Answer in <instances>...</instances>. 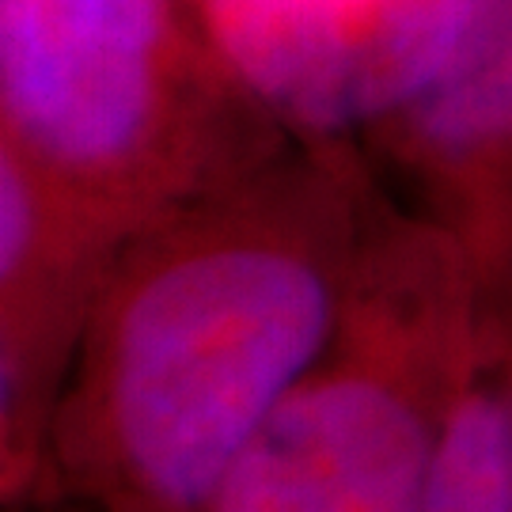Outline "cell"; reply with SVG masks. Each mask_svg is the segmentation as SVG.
Masks as SVG:
<instances>
[{
  "label": "cell",
  "mask_w": 512,
  "mask_h": 512,
  "mask_svg": "<svg viewBox=\"0 0 512 512\" xmlns=\"http://www.w3.org/2000/svg\"><path fill=\"white\" fill-rule=\"evenodd\" d=\"M164 35L167 0H0V88L19 137L65 167L129 156Z\"/></svg>",
  "instance_id": "3957f363"
},
{
  "label": "cell",
  "mask_w": 512,
  "mask_h": 512,
  "mask_svg": "<svg viewBox=\"0 0 512 512\" xmlns=\"http://www.w3.org/2000/svg\"><path fill=\"white\" fill-rule=\"evenodd\" d=\"M425 433L365 380L289 395L220 478L213 512H421Z\"/></svg>",
  "instance_id": "277c9868"
},
{
  "label": "cell",
  "mask_w": 512,
  "mask_h": 512,
  "mask_svg": "<svg viewBox=\"0 0 512 512\" xmlns=\"http://www.w3.org/2000/svg\"><path fill=\"white\" fill-rule=\"evenodd\" d=\"M228 65L308 126L414 107L456 50L467 0H205Z\"/></svg>",
  "instance_id": "7a4b0ae2"
},
{
  "label": "cell",
  "mask_w": 512,
  "mask_h": 512,
  "mask_svg": "<svg viewBox=\"0 0 512 512\" xmlns=\"http://www.w3.org/2000/svg\"><path fill=\"white\" fill-rule=\"evenodd\" d=\"M31 220H35V205H31L27 183H23L19 167L4 160V171H0V262H4V270H12L27 251Z\"/></svg>",
  "instance_id": "52a82bcc"
},
{
  "label": "cell",
  "mask_w": 512,
  "mask_h": 512,
  "mask_svg": "<svg viewBox=\"0 0 512 512\" xmlns=\"http://www.w3.org/2000/svg\"><path fill=\"white\" fill-rule=\"evenodd\" d=\"M330 300L300 258L224 247L156 274L114 349V429L152 494L194 505L289 399L323 346Z\"/></svg>",
  "instance_id": "6da1fadb"
},
{
  "label": "cell",
  "mask_w": 512,
  "mask_h": 512,
  "mask_svg": "<svg viewBox=\"0 0 512 512\" xmlns=\"http://www.w3.org/2000/svg\"><path fill=\"white\" fill-rule=\"evenodd\" d=\"M414 118L448 152L512 141V0H467L456 50L414 103Z\"/></svg>",
  "instance_id": "5b68a950"
},
{
  "label": "cell",
  "mask_w": 512,
  "mask_h": 512,
  "mask_svg": "<svg viewBox=\"0 0 512 512\" xmlns=\"http://www.w3.org/2000/svg\"><path fill=\"white\" fill-rule=\"evenodd\" d=\"M421 512H512V418L494 399H467L429 452Z\"/></svg>",
  "instance_id": "8992f818"
}]
</instances>
